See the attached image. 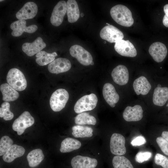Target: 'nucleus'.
<instances>
[{
  "label": "nucleus",
  "instance_id": "25",
  "mask_svg": "<svg viewBox=\"0 0 168 168\" xmlns=\"http://www.w3.org/2000/svg\"><path fill=\"white\" fill-rule=\"evenodd\" d=\"M81 146V142L77 140L67 138L62 142L60 151L62 153L69 152L78 149Z\"/></svg>",
  "mask_w": 168,
  "mask_h": 168
},
{
  "label": "nucleus",
  "instance_id": "11",
  "mask_svg": "<svg viewBox=\"0 0 168 168\" xmlns=\"http://www.w3.org/2000/svg\"><path fill=\"white\" fill-rule=\"evenodd\" d=\"M26 22L24 20H19L12 23L10 26L11 29L12 30V35L13 36L18 37L22 35L24 32L32 33L38 29L36 25H32L26 26Z\"/></svg>",
  "mask_w": 168,
  "mask_h": 168
},
{
  "label": "nucleus",
  "instance_id": "21",
  "mask_svg": "<svg viewBox=\"0 0 168 168\" xmlns=\"http://www.w3.org/2000/svg\"><path fill=\"white\" fill-rule=\"evenodd\" d=\"M168 100V87L158 86L155 88L153 95V104L157 106L164 105Z\"/></svg>",
  "mask_w": 168,
  "mask_h": 168
},
{
  "label": "nucleus",
  "instance_id": "38",
  "mask_svg": "<svg viewBox=\"0 0 168 168\" xmlns=\"http://www.w3.org/2000/svg\"><path fill=\"white\" fill-rule=\"evenodd\" d=\"M161 136L163 138L168 141V131H163Z\"/></svg>",
  "mask_w": 168,
  "mask_h": 168
},
{
  "label": "nucleus",
  "instance_id": "2",
  "mask_svg": "<svg viewBox=\"0 0 168 168\" xmlns=\"http://www.w3.org/2000/svg\"><path fill=\"white\" fill-rule=\"evenodd\" d=\"M8 84L15 90L22 91L27 86V82L23 73L19 70L13 68L8 71L7 76Z\"/></svg>",
  "mask_w": 168,
  "mask_h": 168
},
{
  "label": "nucleus",
  "instance_id": "22",
  "mask_svg": "<svg viewBox=\"0 0 168 168\" xmlns=\"http://www.w3.org/2000/svg\"><path fill=\"white\" fill-rule=\"evenodd\" d=\"M25 152V149L22 147L13 144L3 155L2 158L4 161L11 162L16 158L22 156Z\"/></svg>",
  "mask_w": 168,
  "mask_h": 168
},
{
  "label": "nucleus",
  "instance_id": "14",
  "mask_svg": "<svg viewBox=\"0 0 168 168\" xmlns=\"http://www.w3.org/2000/svg\"><path fill=\"white\" fill-rule=\"evenodd\" d=\"M71 67V63L68 59L59 58L49 64L48 69L50 72L57 74L68 71Z\"/></svg>",
  "mask_w": 168,
  "mask_h": 168
},
{
  "label": "nucleus",
  "instance_id": "32",
  "mask_svg": "<svg viewBox=\"0 0 168 168\" xmlns=\"http://www.w3.org/2000/svg\"><path fill=\"white\" fill-rule=\"evenodd\" d=\"M13 145V140L9 136L2 137L0 141V156L3 155Z\"/></svg>",
  "mask_w": 168,
  "mask_h": 168
},
{
  "label": "nucleus",
  "instance_id": "18",
  "mask_svg": "<svg viewBox=\"0 0 168 168\" xmlns=\"http://www.w3.org/2000/svg\"><path fill=\"white\" fill-rule=\"evenodd\" d=\"M143 110L142 106L138 105L133 107L127 106L123 113V117L127 121H137L141 120L143 117Z\"/></svg>",
  "mask_w": 168,
  "mask_h": 168
},
{
  "label": "nucleus",
  "instance_id": "5",
  "mask_svg": "<svg viewBox=\"0 0 168 168\" xmlns=\"http://www.w3.org/2000/svg\"><path fill=\"white\" fill-rule=\"evenodd\" d=\"M34 122V119L30 113L25 111L15 120L12 128L20 135L24 132L26 128L31 126Z\"/></svg>",
  "mask_w": 168,
  "mask_h": 168
},
{
  "label": "nucleus",
  "instance_id": "29",
  "mask_svg": "<svg viewBox=\"0 0 168 168\" xmlns=\"http://www.w3.org/2000/svg\"><path fill=\"white\" fill-rule=\"evenodd\" d=\"M75 122L78 125H95L96 123V120L94 116L87 113L83 112L79 114L75 117Z\"/></svg>",
  "mask_w": 168,
  "mask_h": 168
},
{
  "label": "nucleus",
  "instance_id": "15",
  "mask_svg": "<svg viewBox=\"0 0 168 168\" xmlns=\"http://www.w3.org/2000/svg\"><path fill=\"white\" fill-rule=\"evenodd\" d=\"M46 46L42 38L38 37L31 43H25L22 46L23 51L29 56L37 54Z\"/></svg>",
  "mask_w": 168,
  "mask_h": 168
},
{
  "label": "nucleus",
  "instance_id": "40",
  "mask_svg": "<svg viewBox=\"0 0 168 168\" xmlns=\"http://www.w3.org/2000/svg\"><path fill=\"white\" fill-rule=\"evenodd\" d=\"M94 62H93V61H92V62H91V65H94Z\"/></svg>",
  "mask_w": 168,
  "mask_h": 168
},
{
  "label": "nucleus",
  "instance_id": "17",
  "mask_svg": "<svg viewBox=\"0 0 168 168\" xmlns=\"http://www.w3.org/2000/svg\"><path fill=\"white\" fill-rule=\"evenodd\" d=\"M102 93L106 102L111 107H114L115 104L118 102L119 97L114 86L110 83L105 84L103 87Z\"/></svg>",
  "mask_w": 168,
  "mask_h": 168
},
{
  "label": "nucleus",
  "instance_id": "13",
  "mask_svg": "<svg viewBox=\"0 0 168 168\" xmlns=\"http://www.w3.org/2000/svg\"><path fill=\"white\" fill-rule=\"evenodd\" d=\"M111 75L114 81L120 86L127 84L129 80L128 70L124 65H119L115 67L113 70Z\"/></svg>",
  "mask_w": 168,
  "mask_h": 168
},
{
  "label": "nucleus",
  "instance_id": "34",
  "mask_svg": "<svg viewBox=\"0 0 168 168\" xmlns=\"http://www.w3.org/2000/svg\"><path fill=\"white\" fill-rule=\"evenodd\" d=\"M152 155V153L150 152H139L136 155L135 160L138 163H142L148 161L151 157Z\"/></svg>",
  "mask_w": 168,
  "mask_h": 168
},
{
  "label": "nucleus",
  "instance_id": "36",
  "mask_svg": "<svg viewBox=\"0 0 168 168\" xmlns=\"http://www.w3.org/2000/svg\"><path fill=\"white\" fill-rule=\"evenodd\" d=\"M146 140L145 138L140 135L133 139L131 142V145L134 147L139 146L145 143Z\"/></svg>",
  "mask_w": 168,
  "mask_h": 168
},
{
  "label": "nucleus",
  "instance_id": "42",
  "mask_svg": "<svg viewBox=\"0 0 168 168\" xmlns=\"http://www.w3.org/2000/svg\"><path fill=\"white\" fill-rule=\"evenodd\" d=\"M104 43L105 44V43H106V42L105 41H104Z\"/></svg>",
  "mask_w": 168,
  "mask_h": 168
},
{
  "label": "nucleus",
  "instance_id": "8",
  "mask_svg": "<svg viewBox=\"0 0 168 168\" xmlns=\"http://www.w3.org/2000/svg\"><path fill=\"white\" fill-rule=\"evenodd\" d=\"M125 140L121 134L113 133L110 138V147L111 152L116 155L121 156L126 152L125 144Z\"/></svg>",
  "mask_w": 168,
  "mask_h": 168
},
{
  "label": "nucleus",
  "instance_id": "26",
  "mask_svg": "<svg viewBox=\"0 0 168 168\" xmlns=\"http://www.w3.org/2000/svg\"><path fill=\"white\" fill-rule=\"evenodd\" d=\"M26 158L29 166L33 168L37 166L41 162L44 156L41 149H36L29 152Z\"/></svg>",
  "mask_w": 168,
  "mask_h": 168
},
{
  "label": "nucleus",
  "instance_id": "39",
  "mask_svg": "<svg viewBox=\"0 0 168 168\" xmlns=\"http://www.w3.org/2000/svg\"><path fill=\"white\" fill-rule=\"evenodd\" d=\"M80 15L82 17H83L84 16V14L82 13H81Z\"/></svg>",
  "mask_w": 168,
  "mask_h": 168
},
{
  "label": "nucleus",
  "instance_id": "16",
  "mask_svg": "<svg viewBox=\"0 0 168 168\" xmlns=\"http://www.w3.org/2000/svg\"><path fill=\"white\" fill-rule=\"evenodd\" d=\"M38 7L34 2H29L26 3L16 13V17L19 20H26L34 18L36 15Z\"/></svg>",
  "mask_w": 168,
  "mask_h": 168
},
{
  "label": "nucleus",
  "instance_id": "23",
  "mask_svg": "<svg viewBox=\"0 0 168 168\" xmlns=\"http://www.w3.org/2000/svg\"><path fill=\"white\" fill-rule=\"evenodd\" d=\"M67 12L69 22L74 23L78 20L80 16V12L76 0H69L67 1Z\"/></svg>",
  "mask_w": 168,
  "mask_h": 168
},
{
  "label": "nucleus",
  "instance_id": "31",
  "mask_svg": "<svg viewBox=\"0 0 168 168\" xmlns=\"http://www.w3.org/2000/svg\"><path fill=\"white\" fill-rule=\"evenodd\" d=\"M10 105L7 102H4L1 105L0 108V117L3 118L5 120H9L12 119L13 114L10 110Z\"/></svg>",
  "mask_w": 168,
  "mask_h": 168
},
{
  "label": "nucleus",
  "instance_id": "10",
  "mask_svg": "<svg viewBox=\"0 0 168 168\" xmlns=\"http://www.w3.org/2000/svg\"><path fill=\"white\" fill-rule=\"evenodd\" d=\"M67 11V3L64 1H59L54 7L50 19L51 24L56 26H60L63 21Z\"/></svg>",
  "mask_w": 168,
  "mask_h": 168
},
{
  "label": "nucleus",
  "instance_id": "4",
  "mask_svg": "<svg viewBox=\"0 0 168 168\" xmlns=\"http://www.w3.org/2000/svg\"><path fill=\"white\" fill-rule=\"evenodd\" d=\"M98 99L96 95L93 93L83 96L76 102L74 110L77 114L91 110L94 109L97 105Z\"/></svg>",
  "mask_w": 168,
  "mask_h": 168
},
{
  "label": "nucleus",
  "instance_id": "1",
  "mask_svg": "<svg viewBox=\"0 0 168 168\" xmlns=\"http://www.w3.org/2000/svg\"><path fill=\"white\" fill-rule=\"evenodd\" d=\"M113 19L118 24L125 27H130L134 23L130 10L125 6L118 4L113 7L110 10Z\"/></svg>",
  "mask_w": 168,
  "mask_h": 168
},
{
  "label": "nucleus",
  "instance_id": "19",
  "mask_svg": "<svg viewBox=\"0 0 168 168\" xmlns=\"http://www.w3.org/2000/svg\"><path fill=\"white\" fill-rule=\"evenodd\" d=\"M71 164L73 168H95L97 161L95 158L77 155L72 159Z\"/></svg>",
  "mask_w": 168,
  "mask_h": 168
},
{
  "label": "nucleus",
  "instance_id": "7",
  "mask_svg": "<svg viewBox=\"0 0 168 168\" xmlns=\"http://www.w3.org/2000/svg\"><path fill=\"white\" fill-rule=\"evenodd\" d=\"M100 36L103 39L110 43H116L122 40L124 37L123 33L116 27L112 25H107L100 30Z\"/></svg>",
  "mask_w": 168,
  "mask_h": 168
},
{
  "label": "nucleus",
  "instance_id": "35",
  "mask_svg": "<svg viewBox=\"0 0 168 168\" xmlns=\"http://www.w3.org/2000/svg\"><path fill=\"white\" fill-rule=\"evenodd\" d=\"M156 142L161 151L168 156V141L162 137H158Z\"/></svg>",
  "mask_w": 168,
  "mask_h": 168
},
{
  "label": "nucleus",
  "instance_id": "3",
  "mask_svg": "<svg viewBox=\"0 0 168 168\" xmlns=\"http://www.w3.org/2000/svg\"><path fill=\"white\" fill-rule=\"evenodd\" d=\"M69 99L68 92L63 89H59L52 95L50 100V105L53 110L60 111L65 106Z\"/></svg>",
  "mask_w": 168,
  "mask_h": 168
},
{
  "label": "nucleus",
  "instance_id": "43",
  "mask_svg": "<svg viewBox=\"0 0 168 168\" xmlns=\"http://www.w3.org/2000/svg\"><path fill=\"white\" fill-rule=\"evenodd\" d=\"M3 0H0V2H1L2 1H3Z\"/></svg>",
  "mask_w": 168,
  "mask_h": 168
},
{
  "label": "nucleus",
  "instance_id": "12",
  "mask_svg": "<svg viewBox=\"0 0 168 168\" xmlns=\"http://www.w3.org/2000/svg\"><path fill=\"white\" fill-rule=\"evenodd\" d=\"M149 52L155 61L160 63L162 62L166 57L167 50L164 44L157 42L153 43L150 46Z\"/></svg>",
  "mask_w": 168,
  "mask_h": 168
},
{
  "label": "nucleus",
  "instance_id": "27",
  "mask_svg": "<svg viewBox=\"0 0 168 168\" xmlns=\"http://www.w3.org/2000/svg\"><path fill=\"white\" fill-rule=\"evenodd\" d=\"M72 135L76 138L90 137L93 135V129L88 126L77 125L72 128Z\"/></svg>",
  "mask_w": 168,
  "mask_h": 168
},
{
  "label": "nucleus",
  "instance_id": "33",
  "mask_svg": "<svg viewBox=\"0 0 168 168\" xmlns=\"http://www.w3.org/2000/svg\"><path fill=\"white\" fill-rule=\"evenodd\" d=\"M155 164L163 168H168V158L160 153L156 154L154 158Z\"/></svg>",
  "mask_w": 168,
  "mask_h": 168
},
{
  "label": "nucleus",
  "instance_id": "9",
  "mask_svg": "<svg viewBox=\"0 0 168 168\" xmlns=\"http://www.w3.org/2000/svg\"><path fill=\"white\" fill-rule=\"evenodd\" d=\"M114 48L120 55L134 57L137 55V50L129 40H121L115 43Z\"/></svg>",
  "mask_w": 168,
  "mask_h": 168
},
{
  "label": "nucleus",
  "instance_id": "41",
  "mask_svg": "<svg viewBox=\"0 0 168 168\" xmlns=\"http://www.w3.org/2000/svg\"><path fill=\"white\" fill-rule=\"evenodd\" d=\"M166 106L168 107V103L167 105H166Z\"/></svg>",
  "mask_w": 168,
  "mask_h": 168
},
{
  "label": "nucleus",
  "instance_id": "24",
  "mask_svg": "<svg viewBox=\"0 0 168 168\" xmlns=\"http://www.w3.org/2000/svg\"><path fill=\"white\" fill-rule=\"evenodd\" d=\"M0 90L3 96L2 100L5 102L13 101L19 96L18 92L7 83L1 85Z\"/></svg>",
  "mask_w": 168,
  "mask_h": 168
},
{
  "label": "nucleus",
  "instance_id": "6",
  "mask_svg": "<svg viewBox=\"0 0 168 168\" xmlns=\"http://www.w3.org/2000/svg\"><path fill=\"white\" fill-rule=\"evenodd\" d=\"M69 52L72 56L76 58L83 65H90L93 61L91 54L80 45L76 44L72 46L70 49Z\"/></svg>",
  "mask_w": 168,
  "mask_h": 168
},
{
  "label": "nucleus",
  "instance_id": "28",
  "mask_svg": "<svg viewBox=\"0 0 168 168\" xmlns=\"http://www.w3.org/2000/svg\"><path fill=\"white\" fill-rule=\"evenodd\" d=\"M57 55L55 52L48 53L45 51H41L36 55V62L40 66L45 65L54 60L55 57Z\"/></svg>",
  "mask_w": 168,
  "mask_h": 168
},
{
  "label": "nucleus",
  "instance_id": "20",
  "mask_svg": "<svg viewBox=\"0 0 168 168\" xmlns=\"http://www.w3.org/2000/svg\"><path fill=\"white\" fill-rule=\"evenodd\" d=\"M133 87L136 94L138 95L147 94L152 88L151 84L147 79L143 76H141L135 80Z\"/></svg>",
  "mask_w": 168,
  "mask_h": 168
},
{
  "label": "nucleus",
  "instance_id": "37",
  "mask_svg": "<svg viewBox=\"0 0 168 168\" xmlns=\"http://www.w3.org/2000/svg\"><path fill=\"white\" fill-rule=\"evenodd\" d=\"M163 9L165 14L163 19V23L165 26L168 27V4L164 6Z\"/></svg>",
  "mask_w": 168,
  "mask_h": 168
},
{
  "label": "nucleus",
  "instance_id": "30",
  "mask_svg": "<svg viewBox=\"0 0 168 168\" xmlns=\"http://www.w3.org/2000/svg\"><path fill=\"white\" fill-rule=\"evenodd\" d=\"M112 164L114 168H133L130 161L121 156L116 155L114 156Z\"/></svg>",
  "mask_w": 168,
  "mask_h": 168
}]
</instances>
